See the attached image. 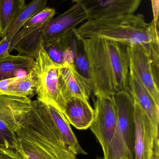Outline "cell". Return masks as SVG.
<instances>
[{"label":"cell","mask_w":159,"mask_h":159,"mask_svg":"<svg viewBox=\"0 0 159 159\" xmlns=\"http://www.w3.org/2000/svg\"><path fill=\"white\" fill-rule=\"evenodd\" d=\"M86 10L80 4L76 3L68 10L53 18L43 28L44 44L55 42L78 24L87 20Z\"/></svg>","instance_id":"cell-10"},{"label":"cell","mask_w":159,"mask_h":159,"mask_svg":"<svg viewBox=\"0 0 159 159\" xmlns=\"http://www.w3.org/2000/svg\"><path fill=\"white\" fill-rule=\"evenodd\" d=\"M32 108L31 99L0 93V120L15 132L18 128L21 120Z\"/></svg>","instance_id":"cell-12"},{"label":"cell","mask_w":159,"mask_h":159,"mask_svg":"<svg viewBox=\"0 0 159 159\" xmlns=\"http://www.w3.org/2000/svg\"><path fill=\"white\" fill-rule=\"evenodd\" d=\"M47 0H32L19 12L12 22L6 36L10 41L26 22L36 13L46 7Z\"/></svg>","instance_id":"cell-19"},{"label":"cell","mask_w":159,"mask_h":159,"mask_svg":"<svg viewBox=\"0 0 159 159\" xmlns=\"http://www.w3.org/2000/svg\"><path fill=\"white\" fill-rule=\"evenodd\" d=\"M46 106L55 126L66 144L77 155H87V152L81 147L71 128V124L65 116L53 107L47 105Z\"/></svg>","instance_id":"cell-16"},{"label":"cell","mask_w":159,"mask_h":159,"mask_svg":"<svg viewBox=\"0 0 159 159\" xmlns=\"http://www.w3.org/2000/svg\"><path fill=\"white\" fill-rule=\"evenodd\" d=\"M16 151L28 159H77L66 144L45 104L35 100L16 132Z\"/></svg>","instance_id":"cell-1"},{"label":"cell","mask_w":159,"mask_h":159,"mask_svg":"<svg viewBox=\"0 0 159 159\" xmlns=\"http://www.w3.org/2000/svg\"><path fill=\"white\" fill-rule=\"evenodd\" d=\"M44 49L55 64L61 68L65 67L64 50L59 40L44 44Z\"/></svg>","instance_id":"cell-23"},{"label":"cell","mask_w":159,"mask_h":159,"mask_svg":"<svg viewBox=\"0 0 159 159\" xmlns=\"http://www.w3.org/2000/svg\"><path fill=\"white\" fill-rule=\"evenodd\" d=\"M5 94L31 99L36 94V81L33 70L22 77H17L10 84Z\"/></svg>","instance_id":"cell-20"},{"label":"cell","mask_w":159,"mask_h":159,"mask_svg":"<svg viewBox=\"0 0 159 159\" xmlns=\"http://www.w3.org/2000/svg\"><path fill=\"white\" fill-rule=\"evenodd\" d=\"M74 67L78 73L91 80L88 59L84 49L83 39L80 37L77 46Z\"/></svg>","instance_id":"cell-21"},{"label":"cell","mask_w":159,"mask_h":159,"mask_svg":"<svg viewBox=\"0 0 159 159\" xmlns=\"http://www.w3.org/2000/svg\"><path fill=\"white\" fill-rule=\"evenodd\" d=\"M135 140L134 159H153L156 139L159 138V129L134 101Z\"/></svg>","instance_id":"cell-8"},{"label":"cell","mask_w":159,"mask_h":159,"mask_svg":"<svg viewBox=\"0 0 159 159\" xmlns=\"http://www.w3.org/2000/svg\"><path fill=\"white\" fill-rule=\"evenodd\" d=\"M56 14L55 9L46 7L32 17L24 24V28H41L50 21ZM22 27V28H23Z\"/></svg>","instance_id":"cell-22"},{"label":"cell","mask_w":159,"mask_h":159,"mask_svg":"<svg viewBox=\"0 0 159 159\" xmlns=\"http://www.w3.org/2000/svg\"><path fill=\"white\" fill-rule=\"evenodd\" d=\"M148 45H128L129 72L143 84L159 106V76L153 68Z\"/></svg>","instance_id":"cell-7"},{"label":"cell","mask_w":159,"mask_h":159,"mask_svg":"<svg viewBox=\"0 0 159 159\" xmlns=\"http://www.w3.org/2000/svg\"><path fill=\"white\" fill-rule=\"evenodd\" d=\"M20 153V152H19ZM21 154V159H28L26 157H25V156H24V155H22V154H21V153H20Z\"/></svg>","instance_id":"cell-29"},{"label":"cell","mask_w":159,"mask_h":159,"mask_svg":"<svg viewBox=\"0 0 159 159\" xmlns=\"http://www.w3.org/2000/svg\"><path fill=\"white\" fill-rule=\"evenodd\" d=\"M11 41L6 36L0 39V61L4 59L10 55Z\"/></svg>","instance_id":"cell-26"},{"label":"cell","mask_w":159,"mask_h":159,"mask_svg":"<svg viewBox=\"0 0 159 159\" xmlns=\"http://www.w3.org/2000/svg\"><path fill=\"white\" fill-rule=\"evenodd\" d=\"M43 27L23 36L10 48L9 53L15 50L18 52V55L35 59L40 48L44 45Z\"/></svg>","instance_id":"cell-17"},{"label":"cell","mask_w":159,"mask_h":159,"mask_svg":"<svg viewBox=\"0 0 159 159\" xmlns=\"http://www.w3.org/2000/svg\"><path fill=\"white\" fill-rule=\"evenodd\" d=\"M60 87L62 96L65 103L72 97H78L89 101L92 92L91 80L78 73L70 66L59 69Z\"/></svg>","instance_id":"cell-11"},{"label":"cell","mask_w":159,"mask_h":159,"mask_svg":"<svg viewBox=\"0 0 159 159\" xmlns=\"http://www.w3.org/2000/svg\"><path fill=\"white\" fill-rule=\"evenodd\" d=\"M94 119L89 129L101 144L104 156L107 153L115 134L117 109L114 95L95 96Z\"/></svg>","instance_id":"cell-6"},{"label":"cell","mask_w":159,"mask_h":159,"mask_svg":"<svg viewBox=\"0 0 159 159\" xmlns=\"http://www.w3.org/2000/svg\"><path fill=\"white\" fill-rule=\"evenodd\" d=\"M153 14V21L159 27V0H151Z\"/></svg>","instance_id":"cell-27"},{"label":"cell","mask_w":159,"mask_h":159,"mask_svg":"<svg viewBox=\"0 0 159 159\" xmlns=\"http://www.w3.org/2000/svg\"><path fill=\"white\" fill-rule=\"evenodd\" d=\"M117 109L115 134L105 159H132L135 140L134 100L128 91L114 95Z\"/></svg>","instance_id":"cell-4"},{"label":"cell","mask_w":159,"mask_h":159,"mask_svg":"<svg viewBox=\"0 0 159 159\" xmlns=\"http://www.w3.org/2000/svg\"><path fill=\"white\" fill-rule=\"evenodd\" d=\"M129 92L133 100L148 116L154 126L159 129V106L147 89L130 72L129 73Z\"/></svg>","instance_id":"cell-14"},{"label":"cell","mask_w":159,"mask_h":159,"mask_svg":"<svg viewBox=\"0 0 159 159\" xmlns=\"http://www.w3.org/2000/svg\"><path fill=\"white\" fill-rule=\"evenodd\" d=\"M25 5V0H0V39L6 36L15 18Z\"/></svg>","instance_id":"cell-18"},{"label":"cell","mask_w":159,"mask_h":159,"mask_svg":"<svg viewBox=\"0 0 159 159\" xmlns=\"http://www.w3.org/2000/svg\"><path fill=\"white\" fill-rule=\"evenodd\" d=\"M0 159H22L19 152L12 148L0 146Z\"/></svg>","instance_id":"cell-25"},{"label":"cell","mask_w":159,"mask_h":159,"mask_svg":"<svg viewBox=\"0 0 159 159\" xmlns=\"http://www.w3.org/2000/svg\"><path fill=\"white\" fill-rule=\"evenodd\" d=\"M142 0H81L87 20L111 18L134 14Z\"/></svg>","instance_id":"cell-9"},{"label":"cell","mask_w":159,"mask_h":159,"mask_svg":"<svg viewBox=\"0 0 159 159\" xmlns=\"http://www.w3.org/2000/svg\"><path fill=\"white\" fill-rule=\"evenodd\" d=\"M70 1H72V2H74L78 3L81 0H70Z\"/></svg>","instance_id":"cell-30"},{"label":"cell","mask_w":159,"mask_h":159,"mask_svg":"<svg viewBox=\"0 0 159 159\" xmlns=\"http://www.w3.org/2000/svg\"><path fill=\"white\" fill-rule=\"evenodd\" d=\"M34 59L33 72L36 81L37 100L53 107L63 115L65 102L61 93L59 74L61 67L49 58L44 45Z\"/></svg>","instance_id":"cell-5"},{"label":"cell","mask_w":159,"mask_h":159,"mask_svg":"<svg viewBox=\"0 0 159 159\" xmlns=\"http://www.w3.org/2000/svg\"><path fill=\"white\" fill-rule=\"evenodd\" d=\"M95 96L129 92L128 45L99 38L83 39Z\"/></svg>","instance_id":"cell-2"},{"label":"cell","mask_w":159,"mask_h":159,"mask_svg":"<svg viewBox=\"0 0 159 159\" xmlns=\"http://www.w3.org/2000/svg\"><path fill=\"white\" fill-rule=\"evenodd\" d=\"M63 115L71 125L78 130L89 129L94 119V109L89 101L72 97L65 103Z\"/></svg>","instance_id":"cell-13"},{"label":"cell","mask_w":159,"mask_h":159,"mask_svg":"<svg viewBox=\"0 0 159 159\" xmlns=\"http://www.w3.org/2000/svg\"><path fill=\"white\" fill-rule=\"evenodd\" d=\"M97 159H105L104 158L99 157V158H97Z\"/></svg>","instance_id":"cell-31"},{"label":"cell","mask_w":159,"mask_h":159,"mask_svg":"<svg viewBox=\"0 0 159 159\" xmlns=\"http://www.w3.org/2000/svg\"><path fill=\"white\" fill-rule=\"evenodd\" d=\"M158 29L153 20L147 23L143 15L132 14L87 20L75 32L82 39L99 38L130 46L159 42Z\"/></svg>","instance_id":"cell-3"},{"label":"cell","mask_w":159,"mask_h":159,"mask_svg":"<svg viewBox=\"0 0 159 159\" xmlns=\"http://www.w3.org/2000/svg\"><path fill=\"white\" fill-rule=\"evenodd\" d=\"M0 146L6 148L18 149V142L16 132L0 120Z\"/></svg>","instance_id":"cell-24"},{"label":"cell","mask_w":159,"mask_h":159,"mask_svg":"<svg viewBox=\"0 0 159 159\" xmlns=\"http://www.w3.org/2000/svg\"><path fill=\"white\" fill-rule=\"evenodd\" d=\"M34 64L33 58L10 54L0 61V80L25 76L33 70Z\"/></svg>","instance_id":"cell-15"},{"label":"cell","mask_w":159,"mask_h":159,"mask_svg":"<svg viewBox=\"0 0 159 159\" xmlns=\"http://www.w3.org/2000/svg\"><path fill=\"white\" fill-rule=\"evenodd\" d=\"M153 159H159V138L156 139L154 148V157Z\"/></svg>","instance_id":"cell-28"}]
</instances>
